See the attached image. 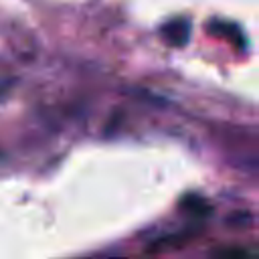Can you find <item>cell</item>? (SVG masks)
Listing matches in <instances>:
<instances>
[{"label": "cell", "mask_w": 259, "mask_h": 259, "mask_svg": "<svg viewBox=\"0 0 259 259\" xmlns=\"http://www.w3.org/2000/svg\"><path fill=\"white\" fill-rule=\"evenodd\" d=\"M188 32H190V26H188V20H186V18L170 20V22L162 28V34H164L166 42H170V45H174V47H182V45L188 40Z\"/></svg>", "instance_id": "obj_1"}, {"label": "cell", "mask_w": 259, "mask_h": 259, "mask_svg": "<svg viewBox=\"0 0 259 259\" xmlns=\"http://www.w3.org/2000/svg\"><path fill=\"white\" fill-rule=\"evenodd\" d=\"M214 259H257V255L247 247H221L214 253Z\"/></svg>", "instance_id": "obj_2"}]
</instances>
